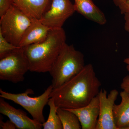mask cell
Masks as SVG:
<instances>
[{
	"label": "cell",
	"mask_w": 129,
	"mask_h": 129,
	"mask_svg": "<svg viewBox=\"0 0 129 129\" xmlns=\"http://www.w3.org/2000/svg\"><path fill=\"white\" fill-rule=\"evenodd\" d=\"M31 23V18L12 5L1 18L0 32L8 41L19 47L24 34Z\"/></svg>",
	"instance_id": "277c9868"
},
{
	"label": "cell",
	"mask_w": 129,
	"mask_h": 129,
	"mask_svg": "<svg viewBox=\"0 0 129 129\" xmlns=\"http://www.w3.org/2000/svg\"><path fill=\"white\" fill-rule=\"evenodd\" d=\"M120 95L121 102L114 106V120L117 129H124L129 126V94L123 90Z\"/></svg>",
	"instance_id": "5bb4252c"
},
{
	"label": "cell",
	"mask_w": 129,
	"mask_h": 129,
	"mask_svg": "<svg viewBox=\"0 0 129 129\" xmlns=\"http://www.w3.org/2000/svg\"><path fill=\"white\" fill-rule=\"evenodd\" d=\"M29 69L24 47H18L0 59V79L14 83L22 82Z\"/></svg>",
	"instance_id": "8992f818"
},
{
	"label": "cell",
	"mask_w": 129,
	"mask_h": 129,
	"mask_svg": "<svg viewBox=\"0 0 129 129\" xmlns=\"http://www.w3.org/2000/svg\"><path fill=\"white\" fill-rule=\"evenodd\" d=\"M115 6L120 8L124 4L126 0H112Z\"/></svg>",
	"instance_id": "603a6c76"
},
{
	"label": "cell",
	"mask_w": 129,
	"mask_h": 129,
	"mask_svg": "<svg viewBox=\"0 0 129 129\" xmlns=\"http://www.w3.org/2000/svg\"><path fill=\"white\" fill-rule=\"evenodd\" d=\"M123 62L126 64V69L129 73V55L128 57L125 58Z\"/></svg>",
	"instance_id": "cb8c5ba5"
},
{
	"label": "cell",
	"mask_w": 129,
	"mask_h": 129,
	"mask_svg": "<svg viewBox=\"0 0 129 129\" xmlns=\"http://www.w3.org/2000/svg\"><path fill=\"white\" fill-rule=\"evenodd\" d=\"M84 56L73 45L65 44L50 73L53 89L60 87L79 74L85 66Z\"/></svg>",
	"instance_id": "3957f363"
},
{
	"label": "cell",
	"mask_w": 129,
	"mask_h": 129,
	"mask_svg": "<svg viewBox=\"0 0 129 129\" xmlns=\"http://www.w3.org/2000/svg\"><path fill=\"white\" fill-rule=\"evenodd\" d=\"M99 98L97 95L84 107L67 109L76 114L80 122L81 129H95L99 117Z\"/></svg>",
	"instance_id": "30bf717a"
},
{
	"label": "cell",
	"mask_w": 129,
	"mask_h": 129,
	"mask_svg": "<svg viewBox=\"0 0 129 129\" xmlns=\"http://www.w3.org/2000/svg\"><path fill=\"white\" fill-rule=\"evenodd\" d=\"M12 5L30 18L40 19L50 7L51 0H11Z\"/></svg>",
	"instance_id": "7c38bea8"
},
{
	"label": "cell",
	"mask_w": 129,
	"mask_h": 129,
	"mask_svg": "<svg viewBox=\"0 0 129 129\" xmlns=\"http://www.w3.org/2000/svg\"><path fill=\"white\" fill-rule=\"evenodd\" d=\"M63 28L51 29L44 41L24 47L29 63V71L38 73L49 72L67 44Z\"/></svg>",
	"instance_id": "7a4b0ae2"
},
{
	"label": "cell",
	"mask_w": 129,
	"mask_h": 129,
	"mask_svg": "<svg viewBox=\"0 0 129 129\" xmlns=\"http://www.w3.org/2000/svg\"><path fill=\"white\" fill-rule=\"evenodd\" d=\"M121 89L129 94V75L125 76L120 85Z\"/></svg>",
	"instance_id": "ffe728a7"
},
{
	"label": "cell",
	"mask_w": 129,
	"mask_h": 129,
	"mask_svg": "<svg viewBox=\"0 0 129 129\" xmlns=\"http://www.w3.org/2000/svg\"><path fill=\"white\" fill-rule=\"evenodd\" d=\"M119 8L122 14L129 12V0H126L124 4Z\"/></svg>",
	"instance_id": "44dd1931"
},
{
	"label": "cell",
	"mask_w": 129,
	"mask_h": 129,
	"mask_svg": "<svg viewBox=\"0 0 129 129\" xmlns=\"http://www.w3.org/2000/svg\"><path fill=\"white\" fill-rule=\"evenodd\" d=\"M57 113L62 124L63 129H80V122L75 114L65 109L58 107Z\"/></svg>",
	"instance_id": "9a60e30c"
},
{
	"label": "cell",
	"mask_w": 129,
	"mask_h": 129,
	"mask_svg": "<svg viewBox=\"0 0 129 129\" xmlns=\"http://www.w3.org/2000/svg\"><path fill=\"white\" fill-rule=\"evenodd\" d=\"M4 98H0V113L6 115L19 129H41L42 124L31 119L24 111L17 109L5 101Z\"/></svg>",
	"instance_id": "9c48e42d"
},
{
	"label": "cell",
	"mask_w": 129,
	"mask_h": 129,
	"mask_svg": "<svg viewBox=\"0 0 129 129\" xmlns=\"http://www.w3.org/2000/svg\"><path fill=\"white\" fill-rule=\"evenodd\" d=\"M75 11L86 18L101 25L107 22L105 14L92 0H74Z\"/></svg>",
	"instance_id": "4fadbf2b"
},
{
	"label": "cell",
	"mask_w": 129,
	"mask_h": 129,
	"mask_svg": "<svg viewBox=\"0 0 129 129\" xmlns=\"http://www.w3.org/2000/svg\"><path fill=\"white\" fill-rule=\"evenodd\" d=\"M118 94L117 90L113 89L107 96L106 90H100L98 95L100 108L95 129H117L114 120L113 108Z\"/></svg>",
	"instance_id": "ba28073f"
},
{
	"label": "cell",
	"mask_w": 129,
	"mask_h": 129,
	"mask_svg": "<svg viewBox=\"0 0 129 129\" xmlns=\"http://www.w3.org/2000/svg\"><path fill=\"white\" fill-rule=\"evenodd\" d=\"M0 127L2 129H15L17 128L15 124L10 120L3 122L1 117L0 119Z\"/></svg>",
	"instance_id": "d6986e66"
},
{
	"label": "cell",
	"mask_w": 129,
	"mask_h": 129,
	"mask_svg": "<svg viewBox=\"0 0 129 129\" xmlns=\"http://www.w3.org/2000/svg\"><path fill=\"white\" fill-rule=\"evenodd\" d=\"M31 19V24L24 34L20 47H25L44 41L51 29L43 24L40 19Z\"/></svg>",
	"instance_id": "8fae6325"
},
{
	"label": "cell",
	"mask_w": 129,
	"mask_h": 129,
	"mask_svg": "<svg viewBox=\"0 0 129 129\" xmlns=\"http://www.w3.org/2000/svg\"><path fill=\"white\" fill-rule=\"evenodd\" d=\"M53 89L51 85L42 94L38 96L31 97L28 95L34 94V91L30 89H28L23 93L13 94L6 92L1 89L0 97L22 106L30 114L34 120L43 124L46 122L43 115V110L44 107L48 103L50 94Z\"/></svg>",
	"instance_id": "5b68a950"
},
{
	"label": "cell",
	"mask_w": 129,
	"mask_h": 129,
	"mask_svg": "<svg viewBox=\"0 0 129 129\" xmlns=\"http://www.w3.org/2000/svg\"><path fill=\"white\" fill-rule=\"evenodd\" d=\"M125 30L129 34V12L124 14Z\"/></svg>",
	"instance_id": "7402d4cb"
},
{
	"label": "cell",
	"mask_w": 129,
	"mask_h": 129,
	"mask_svg": "<svg viewBox=\"0 0 129 129\" xmlns=\"http://www.w3.org/2000/svg\"><path fill=\"white\" fill-rule=\"evenodd\" d=\"M11 0H0V17L5 15L12 5Z\"/></svg>",
	"instance_id": "ac0fdd59"
},
{
	"label": "cell",
	"mask_w": 129,
	"mask_h": 129,
	"mask_svg": "<svg viewBox=\"0 0 129 129\" xmlns=\"http://www.w3.org/2000/svg\"><path fill=\"white\" fill-rule=\"evenodd\" d=\"M75 12L74 5L70 0H51L49 8L40 21L51 29L61 28Z\"/></svg>",
	"instance_id": "52a82bcc"
},
{
	"label": "cell",
	"mask_w": 129,
	"mask_h": 129,
	"mask_svg": "<svg viewBox=\"0 0 129 129\" xmlns=\"http://www.w3.org/2000/svg\"><path fill=\"white\" fill-rule=\"evenodd\" d=\"M18 47L8 41L0 32V59Z\"/></svg>",
	"instance_id": "e0dca14e"
},
{
	"label": "cell",
	"mask_w": 129,
	"mask_h": 129,
	"mask_svg": "<svg viewBox=\"0 0 129 129\" xmlns=\"http://www.w3.org/2000/svg\"><path fill=\"white\" fill-rule=\"evenodd\" d=\"M101 83L91 63L60 87L53 89L50 98L58 107L73 109L83 107L98 95Z\"/></svg>",
	"instance_id": "6da1fadb"
},
{
	"label": "cell",
	"mask_w": 129,
	"mask_h": 129,
	"mask_svg": "<svg viewBox=\"0 0 129 129\" xmlns=\"http://www.w3.org/2000/svg\"><path fill=\"white\" fill-rule=\"evenodd\" d=\"M47 104L50 107L48 119L42 124L44 129H63L62 124L57 113L58 108L54 99L50 98Z\"/></svg>",
	"instance_id": "2e32d148"
}]
</instances>
